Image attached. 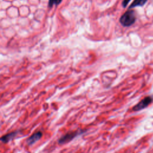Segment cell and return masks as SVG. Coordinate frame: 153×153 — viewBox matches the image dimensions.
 <instances>
[{
	"mask_svg": "<svg viewBox=\"0 0 153 153\" xmlns=\"http://www.w3.org/2000/svg\"><path fill=\"white\" fill-rule=\"evenodd\" d=\"M135 12L130 9H128L120 17V22L124 27H128L132 25L136 22Z\"/></svg>",
	"mask_w": 153,
	"mask_h": 153,
	"instance_id": "6da1fadb",
	"label": "cell"
},
{
	"mask_svg": "<svg viewBox=\"0 0 153 153\" xmlns=\"http://www.w3.org/2000/svg\"><path fill=\"white\" fill-rule=\"evenodd\" d=\"M85 132V130H76L74 131H71L66 133V134L62 136L58 140V142L59 144H65L68 142H69L72 139H74L75 137L77 136L82 134V133Z\"/></svg>",
	"mask_w": 153,
	"mask_h": 153,
	"instance_id": "7a4b0ae2",
	"label": "cell"
},
{
	"mask_svg": "<svg viewBox=\"0 0 153 153\" xmlns=\"http://www.w3.org/2000/svg\"><path fill=\"white\" fill-rule=\"evenodd\" d=\"M153 98L151 96H147L139 102L137 105H136L133 108V110L134 111H140L146 107H147L152 102Z\"/></svg>",
	"mask_w": 153,
	"mask_h": 153,
	"instance_id": "3957f363",
	"label": "cell"
},
{
	"mask_svg": "<svg viewBox=\"0 0 153 153\" xmlns=\"http://www.w3.org/2000/svg\"><path fill=\"white\" fill-rule=\"evenodd\" d=\"M42 133L41 131H38L35 133L34 134H33L32 136H30L27 140V143L29 145H31L33 143H35L36 142H37L38 140H39L41 137H42Z\"/></svg>",
	"mask_w": 153,
	"mask_h": 153,
	"instance_id": "277c9868",
	"label": "cell"
},
{
	"mask_svg": "<svg viewBox=\"0 0 153 153\" xmlns=\"http://www.w3.org/2000/svg\"><path fill=\"white\" fill-rule=\"evenodd\" d=\"M17 133H18V131H13L10 133H8L7 134H5L1 138V140L3 143H7L9 141H10L11 139H13L17 135Z\"/></svg>",
	"mask_w": 153,
	"mask_h": 153,
	"instance_id": "5b68a950",
	"label": "cell"
},
{
	"mask_svg": "<svg viewBox=\"0 0 153 153\" xmlns=\"http://www.w3.org/2000/svg\"><path fill=\"white\" fill-rule=\"evenodd\" d=\"M148 0H134L133 2L129 6L128 9H131L136 7H142L145 5Z\"/></svg>",
	"mask_w": 153,
	"mask_h": 153,
	"instance_id": "8992f818",
	"label": "cell"
},
{
	"mask_svg": "<svg viewBox=\"0 0 153 153\" xmlns=\"http://www.w3.org/2000/svg\"><path fill=\"white\" fill-rule=\"evenodd\" d=\"M62 0H49L48 5L50 7H52L54 4H56L57 5L62 2Z\"/></svg>",
	"mask_w": 153,
	"mask_h": 153,
	"instance_id": "52a82bcc",
	"label": "cell"
},
{
	"mask_svg": "<svg viewBox=\"0 0 153 153\" xmlns=\"http://www.w3.org/2000/svg\"><path fill=\"white\" fill-rule=\"evenodd\" d=\"M131 0H123V2H122V5L124 8L126 7L127 5H128V4L129 3V2Z\"/></svg>",
	"mask_w": 153,
	"mask_h": 153,
	"instance_id": "ba28073f",
	"label": "cell"
}]
</instances>
